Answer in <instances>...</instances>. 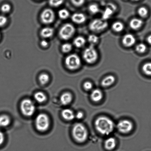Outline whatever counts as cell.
<instances>
[{"mask_svg":"<svg viewBox=\"0 0 151 151\" xmlns=\"http://www.w3.org/2000/svg\"><path fill=\"white\" fill-rule=\"evenodd\" d=\"M95 126L96 130L101 134L109 135L113 132L115 124L110 118L105 116H101L96 120Z\"/></svg>","mask_w":151,"mask_h":151,"instance_id":"1","label":"cell"},{"mask_svg":"<svg viewBox=\"0 0 151 151\" xmlns=\"http://www.w3.org/2000/svg\"><path fill=\"white\" fill-rule=\"evenodd\" d=\"M73 138L78 143L85 142L88 137V131L86 127L81 123H77L74 126L72 130Z\"/></svg>","mask_w":151,"mask_h":151,"instance_id":"2","label":"cell"},{"mask_svg":"<svg viewBox=\"0 0 151 151\" xmlns=\"http://www.w3.org/2000/svg\"><path fill=\"white\" fill-rule=\"evenodd\" d=\"M50 119L46 114L41 113L36 116L35 119V125L38 131L45 132L49 128Z\"/></svg>","mask_w":151,"mask_h":151,"instance_id":"3","label":"cell"},{"mask_svg":"<svg viewBox=\"0 0 151 151\" xmlns=\"http://www.w3.org/2000/svg\"><path fill=\"white\" fill-rule=\"evenodd\" d=\"M83 57L84 61L88 64H93L97 61L99 55L94 46L90 45L84 50Z\"/></svg>","mask_w":151,"mask_h":151,"instance_id":"4","label":"cell"},{"mask_svg":"<svg viewBox=\"0 0 151 151\" xmlns=\"http://www.w3.org/2000/svg\"><path fill=\"white\" fill-rule=\"evenodd\" d=\"M20 108L22 114L28 117L32 116L36 110L35 104L29 99H25L22 100L20 104Z\"/></svg>","mask_w":151,"mask_h":151,"instance_id":"5","label":"cell"},{"mask_svg":"<svg viewBox=\"0 0 151 151\" xmlns=\"http://www.w3.org/2000/svg\"><path fill=\"white\" fill-rule=\"evenodd\" d=\"M108 23L104 19H94L90 22L89 28L90 30L96 33H99L106 29L108 27Z\"/></svg>","mask_w":151,"mask_h":151,"instance_id":"6","label":"cell"},{"mask_svg":"<svg viewBox=\"0 0 151 151\" xmlns=\"http://www.w3.org/2000/svg\"><path fill=\"white\" fill-rule=\"evenodd\" d=\"M65 63L68 69L73 70H76L81 67V60L78 55L72 54L66 58Z\"/></svg>","mask_w":151,"mask_h":151,"instance_id":"7","label":"cell"},{"mask_svg":"<svg viewBox=\"0 0 151 151\" xmlns=\"http://www.w3.org/2000/svg\"><path fill=\"white\" fill-rule=\"evenodd\" d=\"M75 29L73 25L66 23L62 27L59 32V35L61 39L68 40L73 36Z\"/></svg>","mask_w":151,"mask_h":151,"instance_id":"8","label":"cell"},{"mask_svg":"<svg viewBox=\"0 0 151 151\" xmlns=\"http://www.w3.org/2000/svg\"><path fill=\"white\" fill-rule=\"evenodd\" d=\"M134 125L132 122L128 120H122L117 125V128L122 134H128L132 131Z\"/></svg>","mask_w":151,"mask_h":151,"instance_id":"9","label":"cell"},{"mask_svg":"<svg viewBox=\"0 0 151 151\" xmlns=\"http://www.w3.org/2000/svg\"><path fill=\"white\" fill-rule=\"evenodd\" d=\"M55 14L54 11L50 9H46L42 12L41 15V21L45 24H49L54 20Z\"/></svg>","mask_w":151,"mask_h":151,"instance_id":"10","label":"cell"},{"mask_svg":"<svg viewBox=\"0 0 151 151\" xmlns=\"http://www.w3.org/2000/svg\"><path fill=\"white\" fill-rule=\"evenodd\" d=\"M122 42L124 46L129 48L135 44L136 39L134 35L131 34H127L123 37Z\"/></svg>","mask_w":151,"mask_h":151,"instance_id":"11","label":"cell"},{"mask_svg":"<svg viewBox=\"0 0 151 151\" xmlns=\"http://www.w3.org/2000/svg\"><path fill=\"white\" fill-rule=\"evenodd\" d=\"M116 10V7L114 4L111 3L108 4L107 6L103 12V17L104 20H105L110 18Z\"/></svg>","mask_w":151,"mask_h":151,"instance_id":"12","label":"cell"},{"mask_svg":"<svg viewBox=\"0 0 151 151\" xmlns=\"http://www.w3.org/2000/svg\"><path fill=\"white\" fill-rule=\"evenodd\" d=\"M86 16L85 15L81 13H75L72 15L71 19L74 23L77 24H81L86 20Z\"/></svg>","mask_w":151,"mask_h":151,"instance_id":"13","label":"cell"},{"mask_svg":"<svg viewBox=\"0 0 151 151\" xmlns=\"http://www.w3.org/2000/svg\"><path fill=\"white\" fill-rule=\"evenodd\" d=\"M103 93L101 90L99 89H96L91 92L90 94V98L93 101L99 102L103 99Z\"/></svg>","mask_w":151,"mask_h":151,"instance_id":"14","label":"cell"},{"mask_svg":"<svg viewBox=\"0 0 151 151\" xmlns=\"http://www.w3.org/2000/svg\"><path fill=\"white\" fill-rule=\"evenodd\" d=\"M143 23V21L141 19L134 18L130 21L129 26L134 30H138L142 26Z\"/></svg>","mask_w":151,"mask_h":151,"instance_id":"15","label":"cell"},{"mask_svg":"<svg viewBox=\"0 0 151 151\" xmlns=\"http://www.w3.org/2000/svg\"><path fill=\"white\" fill-rule=\"evenodd\" d=\"M73 96L70 93L66 92L63 93L60 96V100L62 104L66 106L71 103Z\"/></svg>","mask_w":151,"mask_h":151,"instance_id":"16","label":"cell"},{"mask_svg":"<svg viewBox=\"0 0 151 151\" xmlns=\"http://www.w3.org/2000/svg\"><path fill=\"white\" fill-rule=\"evenodd\" d=\"M61 115L63 119L68 121L73 120L75 117L74 113L70 109H63L62 111Z\"/></svg>","mask_w":151,"mask_h":151,"instance_id":"17","label":"cell"},{"mask_svg":"<svg viewBox=\"0 0 151 151\" xmlns=\"http://www.w3.org/2000/svg\"><path fill=\"white\" fill-rule=\"evenodd\" d=\"M115 77L113 76L110 75L105 77L102 80L101 84L103 87H107L110 86L115 83Z\"/></svg>","mask_w":151,"mask_h":151,"instance_id":"18","label":"cell"},{"mask_svg":"<svg viewBox=\"0 0 151 151\" xmlns=\"http://www.w3.org/2000/svg\"><path fill=\"white\" fill-rule=\"evenodd\" d=\"M104 146L105 148L107 150H113L116 146V140L114 137H109L105 141Z\"/></svg>","mask_w":151,"mask_h":151,"instance_id":"19","label":"cell"},{"mask_svg":"<svg viewBox=\"0 0 151 151\" xmlns=\"http://www.w3.org/2000/svg\"><path fill=\"white\" fill-rule=\"evenodd\" d=\"M34 99L36 101L40 103L45 102L47 100L46 95L41 91L37 92L34 95Z\"/></svg>","mask_w":151,"mask_h":151,"instance_id":"20","label":"cell"},{"mask_svg":"<svg viewBox=\"0 0 151 151\" xmlns=\"http://www.w3.org/2000/svg\"><path fill=\"white\" fill-rule=\"evenodd\" d=\"M54 34V29L52 28L47 27L43 28L41 32V36L44 38L51 37Z\"/></svg>","mask_w":151,"mask_h":151,"instance_id":"21","label":"cell"},{"mask_svg":"<svg viewBox=\"0 0 151 151\" xmlns=\"http://www.w3.org/2000/svg\"><path fill=\"white\" fill-rule=\"evenodd\" d=\"M86 40L82 36L76 37L73 40V44L75 47L78 48H81L85 45Z\"/></svg>","mask_w":151,"mask_h":151,"instance_id":"22","label":"cell"},{"mask_svg":"<svg viewBox=\"0 0 151 151\" xmlns=\"http://www.w3.org/2000/svg\"><path fill=\"white\" fill-rule=\"evenodd\" d=\"M11 120L8 116L6 115H2L0 116V127H6L9 125Z\"/></svg>","mask_w":151,"mask_h":151,"instance_id":"23","label":"cell"},{"mask_svg":"<svg viewBox=\"0 0 151 151\" xmlns=\"http://www.w3.org/2000/svg\"><path fill=\"white\" fill-rule=\"evenodd\" d=\"M125 26L121 22L116 21L112 24V29L115 32H119L124 30Z\"/></svg>","mask_w":151,"mask_h":151,"instance_id":"24","label":"cell"},{"mask_svg":"<svg viewBox=\"0 0 151 151\" xmlns=\"http://www.w3.org/2000/svg\"><path fill=\"white\" fill-rule=\"evenodd\" d=\"M142 70L145 74L151 76V63H146L143 64Z\"/></svg>","mask_w":151,"mask_h":151,"instance_id":"25","label":"cell"},{"mask_svg":"<svg viewBox=\"0 0 151 151\" xmlns=\"http://www.w3.org/2000/svg\"><path fill=\"white\" fill-rule=\"evenodd\" d=\"M39 81L42 85L48 83L50 81V76L47 73H42L39 76Z\"/></svg>","mask_w":151,"mask_h":151,"instance_id":"26","label":"cell"},{"mask_svg":"<svg viewBox=\"0 0 151 151\" xmlns=\"http://www.w3.org/2000/svg\"><path fill=\"white\" fill-rule=\"evenodd\" d=\"M87 40L90 45L94 46L98 42L99 38L97 35L92 34L89 35Z\"/></svg>","mask_w":151,"mask_h":151,"instance_id":"27","label":"cell"},{"mask_svg":"<svg viewBox=\"0 0 151 151\" xmlns=\"http://www.w3.org/2000/svg\"><path fill=\"white\" fill-rule=\"evenodd\" d=\"M88 9L92 14H95L99 13L100 9L99 6L96 4H92L89 6Z\"/></svg>","mask_w":151,"mask_h":151,"instance_id":"28","label":"cell"},{"mask_svg":"<svg viewBox=\"0 0 151 151\" xmlns=\"http://www.w3.org/2000/svg\"><path fill=\"white\" fill-rule=\"evenodd\" d=\"M136 51L139 54H143L147 50V47L145 44L140 43L137 44L135 48Z\"/></svg>","mask_w":151,"mask_h":151,"instance_id":"29","label":"cell"},{"mask_svg":"<svg viewBox=\"0 0 151 151\" xmlns=\"http://www.w3.org/2000/svg\"><path fill=\"white\" fill-rule=\"evenodd\" d=\"M137 13L140 17L145 18L147 17L148 14V11L145 7H141L138 9Z\"/></svg>","mask_w":151,"mask_h":151,"instance_id":"30","label":"cell"},{"mask_svg":"<svg viewBox=\"0 0 151 151\" xmlns=\"http://www.w3.org/2000/svg\"><path fill=\"white\" fill-rule=\"evenodd\" d=\"M58 14L59 17L63 19H67L69 16V13L68 10L66 9H62L59 11Z\"/></svg>","mask_w":151,"mask_h":151,"instance_id":"31","label":"cell"},{"mask_svg":"<svg viewBox=\"0 0 151 151\" xmlns=\"http://www.w3.org/2000/svg\"><path fill=\"white\" fill-rule=\"evenodd\" d=\"M72 46L70 43H65L63 44L62 47V50L63 52L68 53L69 52L72 50Z\"/></svg>","mask_w":151,"mask_h":151,"instance_id":"32","label":"cell"},{"mask_svg":"<svg viewBox=\"0 0 151 151\" xmlns=\"http://www.w3.org/2000/svg\"><path fill=\"white\" fill-rule=\"evenodd\" d=\"M64 0H49V4L52 7H57L63 4Z\"/></svg>","mask_w":151,"mask_h":151,"instance_id":"33","label":"cell"},{"mask_svg":"<svg viewBox=\"0 0 151 151\" xmlns=\"http://www.w3.org/2000/svg\"><path fill=\"white\" fill-rule=\"evenodd\" d=\"M11 6L8 4H3L1 7V10L3 13H7L9 12L11 10Z\"/></svg>","mask_w":151,"mask_h":151,"instance_id":"34","label":"cell"},{"mask_svg":"<svg viewBox=\"0 0 151 151\" xmlns=\"http://www.w3.org/2000/svg\"><path fill=\"white\" fill-rule=\"evenodd\" d=\"M85 0H71L72 4L76 6L80 7L84 4Z\"/></svg>","mask_w":151,"mask_h":151,"instance_id":"35","label":"cell"},{"mask_svg":"<svg viewBox=\"0 0 151 151\" xmlns=\"http://www.w3.org/2000/svg\"><path fill=\"white\" fill-rule=\"evenodd\" d=\"M83 87L85 90H87V91H89L93 88V84L90 81H86V82L84 83Z\"/></svg>","mask_w":151,"mask_h":151,"instance_id":"36","label":"cell"},{"mask_svg":"<svg viewBox=\"0 0 151 151\" xmlns=\"http://www.w3.org/2000/svg\"><path fill=\"white\" fill-rule=\"evenodd\" d=\"M7 21V17L5 16H0V27H2L6 24Z\"/></svg>","mask_w":151,"mask_h":151,"instance_id":"37","label":"cell"},{"mask_svg":"<svg viewBox=\"0 0 151 151\" xmlns=\"http://www.w3.org/2000/svg\"><path fill=\"white\" fill-rule=\"evenodd\" d=\"M84 114L82 112H78L75 115V117L78 119H81L83 117Z\"/></svg>","mask_w":151,"mask_h":151,"instance_id":"38","label":"cell"},{"mask_svg":"<svg viewBox=\"0 0 151 151\" xmlns=\"http://www.w3.org/2000/svg\"><path fill=\"white\" fill-rule=\"evenodd\" d=\"M4 136L2 132L0 131V146L4 143Z\"/></svg>","mask_w":151,"mask_h":151,"instance_id":"39","label":"cell"},{"mask_svg":"<svg viewBox=\"0 0 151 151\" xmlns=\"http://www.w3.org/2000/svg\"><path fill=\"white\" fill-rule=\"evenodd\" d=\"M41 45L43 47H46L48 45V42L47 41L43 40L41 41Z\"/></svg>","mask_w":151,"mask_h":151,"instance_id":"40","label":"cell"},{"mask_svg":"<svg viewBox=\"0 0 151 151\" xmlns=\"http://www.w3.org/2000/svg\"><path fill=\"white\" fill-rule=\"evenodd\" d=\"M147 42L149 44L151 45V35H149L147 39Z\"/></svg>","mask_w":151,"mask_h":151,"instance_id":"41","label":"cell"},{"mask_svg":"<svg viewBox=\"0 0 151 151\" xmlns=\"http://www.w3.org/2000/svg\"><path fill=\"white\" fill-rule=\"evenodd\" d=\"M132 1H140V0H132Z\"/></svg>","mask_w":151,"mask_h":151,"instance_id":"42","label":"cell"},{"mask_svg":"<svg viewBox=\"0 0 151 151\" xmlns=\"http://www.w3.org/2000/svg\"><path fill=\"white\" fill-rule=\"evenodd\" d=\"M0 37H1V35H0Z\"/></svg>","mask_w":151,"mask_h":151,"instance_id":"43","label":"cell"}]
</instances>
